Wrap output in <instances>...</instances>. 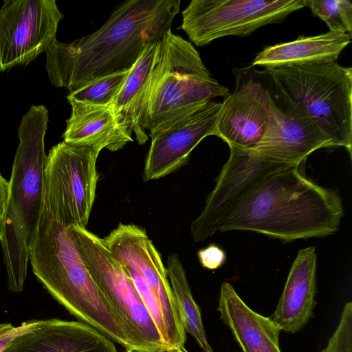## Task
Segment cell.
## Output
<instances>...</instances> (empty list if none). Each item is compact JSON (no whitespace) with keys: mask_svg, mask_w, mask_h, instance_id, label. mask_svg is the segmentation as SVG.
<instances>
[{"mask_svg":"<svg viewBox=\"0 0 352 352\" xmlns=\"http://www.w3.org/2000/svg\"><path fill=\"white\" fill-rule=\"evenodd\" d=\"M180 0H126L97 31L45 51V68L56 87L72 92L109 74L130 70L144 49L160 41L180 10Z\"/></svg>","mask_w":352,"mask_h":352,"instance_id":"1","label":"cell"},{"mask_svg":"<svg viewBox=\"0 0 352 352\" xmlns=\"http://www.w3.org/2000/svg\"><path fill=\"white\" fill-rule=\"evenodd\" d=\"M292 164L257 182L232 208L219 231L246 230L284 241L335 233L344 215L334 190L322 187Z\"/></svg>","mask_w":352,"mask_h":352,"instance_id":"2","label":"cell"},{"mask_svg":"<svg viewBox=\"0 0 352 352\" xmlns=\"http://www.w3.org/2000/svg\"><path fill=\"white\" fill-rule=\"evenodd\" d=\"M48 121L44 105H32L18 127L19 144L8 182L0 242L12 292L23 289L30 248L43 210Z\"/></svg>","mask_w":352,"mask_h":352,"instance_id":"3","label":"cell"},{"mask_svg":"<svg viewBox=\"0 0 352 352\" xmlns=\"http://www.w3.org/2000/svg\"><path fill=\"white\" fill-rule=\"evenodd\" d=\"M29 261L37 279L58 302L113 342L132 351L122 322L80 257L70 226L62 224L44 206Z\"/></svg>","mask_w":352,"mask_h":352,"instance_id":"4","label":"cell"},{"mask_svg":"<svg viewBox=\"0 0 352 352\" xmlns=\"http://www.w3.org/2000/svg\"><path fill=\"white\" fill-rule=\"evenodd\" d=\"M230 92L211 77L190 42L167 31L158 42L143 106L148 135L175 119Z\"/></svg>","mask_w":352,"mask_h":352,"instance_id":"5","label":"cell"},{"mask_svg":"<svg viewBox=\"0 0 352 352\" xmlns=\"http://www.w3.org/2000/svg\"><path fill=\"white\" fill-rule=\"evenodd\" d=\"M265 71L334 146H344L351 157L352 68L332 62Z\"/></svg>","mask_w":352,"mask_h":352,"instance_id":"6","label":"cell"},{"mask_svg":"<svg viewBox=\"0 0 352 352\" xmlns=\"http://www.w3.org/2000/svg\"><path fill=\"white\" fill-rule=\"evenodd\" d=\"M80 257L109 305L122 322L132 350H168L126 270L102 239L86 228L70 226ZM170 351V350H169Z\"/></svg>","mask_w":352,"mask_h":352,"instance_id":"7","label":"cell"},{"mask_svg":"<svg viewBox=\"0 0 352 352\" xmlns=\"http://www.w3.org/2000/svg\"><path fill=\"white\" fill-rule=\"evenodd\" d=\"M100 149L64 141L45 160L44 207L65 226L86 228L96 197Z\"/></svg>","mask_w":352,"mask_h":352,"instance_id":"8","label":"cell"},{"mask_svg":"<svg viewBox=\"0 0 352 352\" xmlns=\"http://www.w3.org/2000/svg\"><path fill=\"white\" fill-rule=\"evenodd\" d=\"M306 6L307 0H192L182 12L179 28L203 47L224 36H248Z\"/></svg>","mask_w":352,"mask_h":352,"instance_id":"9","label":"cell"},{"mask_svg":"<svg viewBox=\"0 0 352 352\" xmlns=\"http://www.w3.org/2000/svg\"><path fill=\"white\" fill-rule=\"evenodd\" d=\"M102 241L124 268L135 272L147 283L164 314L168 349L184 347L186 333L168 278L166 267L146 231L134 224L120 223Z\"/></svg>","mask_w":352,"mask_h":352,"instance_id":"10","label":"cell"},{"mask_svg":"<svg viewBox=\"0 0 352 352\" xmlns=\"http://www.w3.org/2000/svg\"><path fill=\"white\" fill-rule=\"evenodd\" d=\"M64 18L55 0H7L0 8V73L45 52Z\"/></svg>","mask_w":352,"mask_h":352,"instance_id":"11","label":"cell"},{"mask_svg":"<svg viewBox=\"0 0 352 352\" xmlns=\"http://www.w3.org/2000/svg\"><path fill=\"white\" fill-rule=\"evenodd\" d=\"M230 155L200 215L190 225L195 241H204L219 231L232 208L257 182L292 164L254 149L229 146Z\"/></svg>","mask_w":352,"mask_h":352,"instance_id":"12","label":"cell"},{"mask_svg":"<svg viewBox=\"0 0 352 352\" xmlns=\"http://www.w3.org/2000/svg\"><path fill=\"white\" fill-rule=\"evenodd\" d=\"M260 74L272 101V111L254 150L280 161L300 164L314 151L334 146L305 109L292 101L265 70Z\"/></svg>","mask_w":352,"mask_h":352,"instance_id":"13","label":"cell"},{"mask_svg":"<svg viewBox=\"0 0 352 352\" xmlns=\"http://www.w3.org/2000/svg\"><path fill=\"white\" fill-rule=\"evenodd\" d=\"M233 91L223 100L212 131L228 146L254 149L267 129L272 101L260 71L234 68Z\"/></svg>","mask_w":352,"mask_h":352,"instance_id":"14","label":"cell"},{"mask_svg":"<svg viewBox=\"0 0 352 352\" xmlns=\"http://www.w3.org/2000/svg\"><path fill=\"white\" fill-rule=\"evenodd\" d=\"M222 105L210 101L152 134L143 172L144 181L157 179L184 165L196 146L212 131Z\"/></svg>","mask_w":352,"mask_h":352,"instance_id":"15","label":"cell"},{"mask_svg":"<svg viewBox=\"0 0 352 352\" xmlns=\"http://www.w3.org/2000/svg\"><path fill=\"white\" fill-rule=\"evenodd\" d=\"M3 352H118L114 342L81 322L41 320L18 336Z\"/></svg>","mask_w":352,"mask_h":352,"instance_id":"16","label":"cell"},{"mask_svg":"<svg viewBox=\"0 0 352 352\" xmlns=\"http://www.w3.org/2000/svg\"><path fill=\"white\" fill-rule=\"evenodd\" d=\"M316 272L315 247L300 250L276 309L270 318L280 331L295 333L312 317L316 305Z\"/></svg>","mask_w":352,"mask_h":352,"instance_id":"17","label":"cell"},{"mask_svg":"<svg viewBox=\"0 0 352 352\" xmlns=\"http://www.w3.org/2000/svg\"><path fill=\"white\" fill-rule=\"evenodd\" d=\"M217 311L242 352H267L280 349V329L270 318L250 309L228 283H223L221 285Z\"/></svg>","mask_w":352,"mask_h":352,"instance_id":"18","label":"cell"},{"mask_svg":"<svg viewBox=\"0 0 352 352\" xmlns=\"http://www.w3.org/2000/svg\"><path fill=\"white\" fill-rule=\"evenodd\" d=\"M351 39L348 33L331 31L316 36H301L290 42L265 47L254 58L251 66L270 70L336 62Z\"/></svg>","mask_w":352,"mask_h":352,"instance_id":"19","label":"cell"},{"mask_svg":"<svg viewBox=\"0 0 352 352\" xmlns=\"http://www.w3.org/2000/svg\"><path fill=\"white\" fill-rule=\"evenodd\" d=\"M68 102L72 112L63 134L65 142L116 151L133 141L118 126L111 106Z\"/></svg>","mask_w":352,"mask_h":352,"instance_id":"20","label":"cell"},{"mask_svg":"<svg viewBox=\"0 0 352 352\" xmlns=\"http://www.w3.org/2000/svg\"><path fill=\"white\" fill-rule=\"evenodd\" d=\"M158 42L144 49L111 104L119 129L130 137L134 133L139 144H144L148 140L144 125L143 106Z\"/></svg>","mask_w":352,"mask_h":352,"instance_id":"21","label":"cell"},{"mask_svg":"<svg viewBox=\"0 0 352 352\" xmlns=\"http://www.w3.org/2000/svg\"><path fill=\"white\" fill-rule=\"evenodd\" d=\"M166 270L186 333L192 336L204 352H212L207 340L199 307L193 298L186 271L176 254L168 257Z\"/></svg>","mask_w":352,"mask_h":352,"instance_id":"22","label":"cell"},{"mask_svg":"<svg viewBox=\"0 0 352 352\" xmlns=\"http://www.w3.org/2000/svg\"><path fill=\"white\" fill-rule=\"evenodd\" d=\"M130 70L97 78L69 92L68 101L99 106H111Z\"/></svg>","mask_w":352,"mask_h":352,"instance_id":"23","label":"cell"},{"mask_svg":"<svg viewBox=\"0 0 352 352\" xmlns=\"http://www.w3.org/2000/svg\"><path fill=\"white\" fill-rule=\"evenodd\" d=\"M124 269L131 277L136 290L167 346L166 322L163 311L158 301L151 292L147 283L142 276L129 269Z\"/></svg>","mask_w":352,"mask_h":352,"instance_id":"24","label":"cell"},{"mask_svg":"<svg viewBox=\"0 0 352 352\" xmlns=\"http://www.w3.org/2000/svg\"><path fill=\"white\" fill-rule=\"evenodd\" d=\"M322 352H352V302H346L339 323Z\"/></svg>","mask_w":352,"mask_h":352,"instance_id":"25","label":"cell"},{"mask_svg":"<svg viewBox=\"0 0 352 352\" xmlns=\"http://www.w3.org/2000/svg\"><path fill=\"white\" fill-rule=\"evenodd\" d=\"M307 6L327 23L329 31L347 33L340 18L339 0H307Z\"/></svg>","mask_w":352,"mask_h":352,"instance_id":"26","label":"cell"},{"mask_svg":"<svg viewBox=\"0 0 352 352\" xmlns=\"http://www.w3.org/2000/svg\"><path fill=\"white\" fill-rule=\"evenodd\" d=\"M41 320H30L17 327L10 323L0 324V352H3L20 334L37 326Z\"/></svg>","mask_w":352,"mask_h":352,"instance_id":"27","label":"cell"},{"mask_svg":"<svg viewBox=\"0 0 352 352\" xmlns=\"http://www.w3.org/2000/svg\"><path fill=\"white\" fill-rule=\"evenodd\" d=\"M198 258L201 265L209 270L220 267L226 261L225 252L214 244H211L198 252Z\"/></svg>","mask_w":352,"mask_h":352,"instance_id":"28","label":"cell"},{"mask_svg":"<svg viewBox=\"0 0 352 352\" xmlns=\"http://www.w3.org/2000/svg\"><path fill=\"white\" fill-rule=\"evenodd\" d=\"M340 14L347 33L352 35V3L348 0H339Z\"/></svg>","mask_w":352,"mask_h":352,"instance_id":"29","label":"cell"},{"mask_svg":"<svg viewBox=\"0 0 352 352\" xmlns=\"http://www.w3.org/2000/svg\"><path fill=\"white\" fill-rule=\"evenodd\" d=\"M4 208L0 209V242L1 239L2 234V222H3V216Z\"/></svg>","mask_w":352,"mask_h":352,"instance_id":"30","label":"cell"},{"mask_svg":"<svg viewBox=\"0 0 352 352\" xmlns=\"http://www.w3.org/2000/svg\"><path fill=\"white\" fill-rule=\"evenodd\" d=\"M180 352H188L184 347L179 349Z\"/></svg>","mask_w":352,"mask_h":352,"instance_id":"31","label":"cell"},{"mask_svg":"<svg viewBox=\"0 0 352 352\" xmlns=\"http://www.w3.org/2000/svg\"><path fill=\"white\" fill-rule=\"evenodd\" d=\"M122 352H135V351H130V350H127V349H124Z\"/></svg>","mask_w":352,"mask_h":352,"instance_id":"32","label":"cell"},{"mask_svg":"<svg viewBox=\"0 0 352 352\" xmlns=\"http://www.w3.org/2000/svg\"><path fill=\"white\" fill-rule=\"evenodd\" d=\"M171 352H180L179 349L172 350Z\"/></svg>","mask_w":352,"mask_h":352,"instance_id":"33","label":"cell"},{"mask_svg":"<svg viewBox=\"0 0 352 352\" xmlns=\"http://www.w3.org/2000/svg\"><path fill=\"white\" fill-rule=\"evenodd\" d=\"M161 352H171V351H169V350H165V351H161Z\"/></svg>","mask_w":352,"mask_h":352,"instance_id":"34","label":"cell"}]
</instances>
